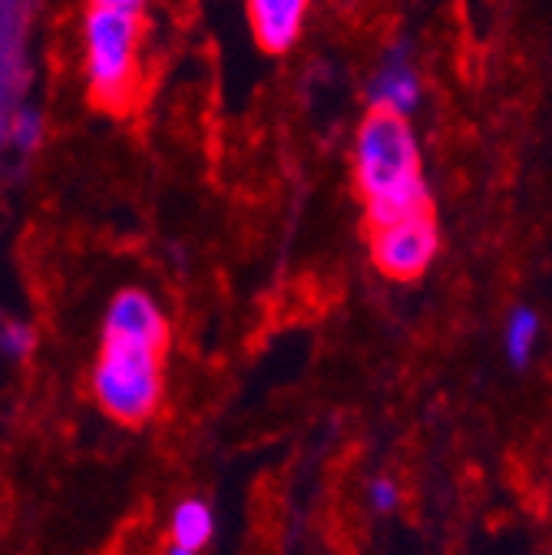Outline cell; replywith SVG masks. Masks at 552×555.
I'll list each match as a JSON object with an SVG mask.
<instances>
[{
	"label": "cell",
	"instance_id": "obj_7",
	"mask_svg": "<svg viewBox=\"0 0 552 555\" xmlns=\"http://www.w3.org/2000/svg\"><path fill=\"white\" fill-rule=\"evenodd\" d=\"M371 106L394 116H410L421 103V77L410 63L407 47H394L371 80Z\"/></svg>",
	"mask_w": 552,
	"mask_h": 555
},
{
	"label": "cell",
	"instance_id": "obj_13",
	"mask_svg": "<svg viewBox=\"0 0 552 555\" xmlns=\"http://www.w3.org/2000/svg\"><path fill=\"white\" fill-rule=\"evenodd\" d=\"M166 555H195V552H185V548H179V545H172V548H169Z\"/></svg>",
	"mask_w": 552,
	"mask_h": 555
},
{
	"label": "cell",
	"instance_id": "obj_8",
	"mask_svg": "<svg viewBox=\"0 0 552 555\" xmlns=\"http://www.w3.org/2000/svg\"><path fill=\"white\" fill-rule=\"evenodd\" d=\"M308 14V0H248L255 40L268 53H285L298 43Z\"/></svg>",
	"mask_w": 552,
	"mask_h": 555
},
{
	"label": "cell",
	"instance_id": "obj_10",
	"mask_svg": "<svg viewBox=\"0 0 552 555\" xmlns=\"http://www.w3.org/2000/svg\"><path fill=\"white\" fill-rule=\"evenodd\" d=\"M43 143V113L30 103H24L8 126V146L4 153H17V156H30L37 153V146Z\"/></svg>",
	"mask_w": 552,
	"mask_h": 555
},
{
	"label": "cell",
	"instance_id": "obj_2",
	"mask_svg": "<svg viewBox=\"0 0 552 555\" xmlns=\"http://www.w3.org/2000/svg\"><path fill=\"white\" fill-rule=\"evenodd\" d=\"M84 63L90 96L123 113L140 90V14L93 4L84 21Z\"/></svg>",
	"mask_w": 552,
	"mask_h": 555
},
{
	"label": "cell",
	"instance_id": "obj_4",
	"mask_svg": "<svg viewBox=\"0 0 552 555\" xmlns=\"http://www.w3.org/2000/svg\"><path fill=\"white\" fill-rule=\"evenodd\" d=\"M37 0H0V153L8 146L11 116L27 103L30 90V27Z\"/></svg>",
	"mask_w": 552,
	"mask_h": 555
},
{
	"label": "cell",
	"instance_id": "obj_9",
	"mask_svg": "<svg viewBox=\"0 0 552 555\" xmlns=\"http://www.w3.org/2000/svg\"><path fill=\"white\" fill-rule=\"evenodd\" d=\"M213 526L216 522H213L209 506H205L202 500H185L172 513V545L198 555V548H205L213 539Z\"/></svg>",
	"mask_w": 552,
	"mask_h": 555
},
{
	"label": "cell",
	"instance_id": "obj_1",
	"mask_svg": "<svg viewBox=\"0 0 552 555\" xmlns=\"http://www.w3.org/2000/svg\"><path fill=\"white\" fill-rule=\"evenodd\" d=\"M355 172L374 229L431 208V192L421 172V150L407 116L371 109L358 129Z\"/></svg>",
	"mask_w": 552,
	"mask_h": 555
},
{
	"label": "cell",
	"instance_id": "obj_6",
	"mask_svg": "<svg viewBox=\"0 0 552 555\" xmlns=\"http://www.w3.org/2000/svg\"><path fill=\"white\" fill-rule=\"evenodd\" d=\"M103 337L106 340H132V344H146V347H156V351H166L169 327H166L159 305L146 292L126 288L113 298V305L106 311Z\"/></svg>",
	"mask_w": 552,
	"mask_h": 555
},
{
	"label": "cell",
	"instance_id": "obj_12",
	"mask_svg": "<svg viewBox=\"0 0 552 555\" xmlns=\"http://www.w3.org/2000/svg\"><path fill=\"white\" fill-rule=\"evenodd\" d=\"M397 503H400L397 482H394V479H387V476H377V479L371 482V506H374L377 513H390Z\"/></svg>",
	"mask_w": 552,
	"mask_h": 555
},
{
	"label": "cell",
	"instance_id": "obj_3",
	"mask_svg": "<svg viewBox=\"0 0 552 555\" xmlns=\"http://www.w3.org/2000/svg\"><path fill=\"white\" fill-rule=\"evenodd\" d=\"M163 351L132 340H106L93 371V393L103 410L123 424H140L156 410L163 393L159 377Z\"/></svg>",
	"mask_w": 552,
	"mask_h": 555
},
{
	"label": "cell",
	"instance_id": "obj_5",
	"mask_svg": "<svg viewBox=\"0 0 552 555\" xmlns=\"http://www.w3.org/2000/svg\"><path fill=\"white\" fill-rule=\"evenodd\" d=\"M437 222L427 212H413L407 219H397L390 225H377L374 229V261L387 278H397V282H410L427 271V264L437 255Z\"/></svg>",
	"mask_w": 552,
	"mask_h": 555
},
{
	"label": "cell",
	"instance_id": "obj_11",
	"mask_svg": "<svg viewBox=\"0 0 552 555\" xmlns=\"http://www.w3.org/2000/svg\"><path fill=\"white\" fill-rule=\"evenodd\" d=\"M536 337H539V318L536 311L529 308H516L506 321V358L516 364V367H526L529 364V354L536 347Z\"/></svg>",
	"mask_w": 552,
	"mask_h": 555
}]
</instances>
